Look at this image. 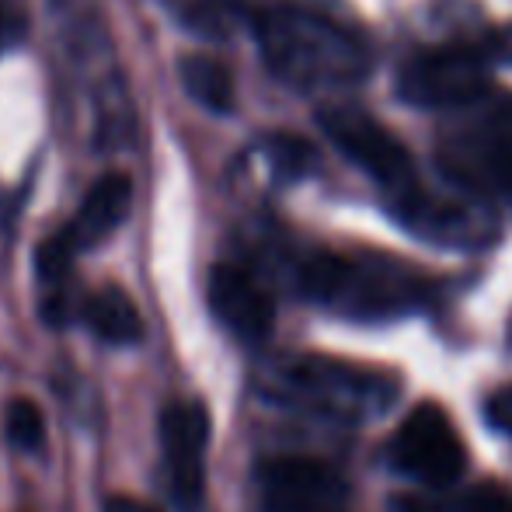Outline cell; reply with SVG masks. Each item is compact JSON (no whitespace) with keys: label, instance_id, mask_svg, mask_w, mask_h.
I'll list each match as a JSON object with an SVG mask.
<instances>
[{"label":"cell","instance_id":"obj_1","mask_svg":"<svg viewBox=\"0 0 512 512\" xmlns=\"http://www.w3.org/2000/svg\"><path fill=\"white\" fill-rule=\"evenodd\" d=\"M255 39L272 77L304 95L356 88L373 70V46L359 28L300 4L262 7Z\"/></svg>","mask_w":512,"mask_h":512},{"label":"cell","instance_id":"obj_2","mask_svg":"<svg viewBox=\"0 0 512 512\" xmlns=\"http://www.w3.org/2000/svg\"><path fill=\"white\" fill-rule=\"evenodd\" d=\"M300 290L317 307L356 321L401 317L432 300V279L384 251H317L300 265Z\"/></svg>","mask_w":512,"mask_h":512},{"label":"cell","instance_id":"obj_3","mask_svg":"<svg viewBox=\"0 0 512 512\" xmlns=\"http://www.w3.org/2000/svg\"><path fill=\"white\" fill-rule=\"evenodd\" d=\"M401 391V380L377 366L342 363L328 356H300L279 366L272 394L279 401L335 418V422H366L384 415Z\"/></svg>","mask_w":512,"mask_h":512},{"label":"cell","instance_id":"obj_4","mask_svg":"<svg viewBox=\"0 0 512 512\" xmlns=\"http://www.w3.org/2000/svg\"><path fill=\"white\" fill-rule=\"evenodd\" d=\"M391 213L411 234L443 248H485L499 234L495 213L485 206V199H478V189L457 178H450L446 189H432L418 178L415 189L391 199Z\"/></svg>","mask_w":512,"mask_h":512},{"label":"cell","instance_id":"obj_5","mask_svg":"<svg viewBox=\"0 0 512 512\" xmlns=\"http://www.w3.org/2000/svg\"><path fill=\"white\" fill-rule=\"evenodd\" d=\"M317 126L331 140V147L342 150L363 175H370L384 189L387 203L415 189L418 178H422L405 143L363 108L328 105L317 112Z\"/></svg>","mask_w":512,"mask_h":512},{"label":"cell","instance_id":"obj_6","mask_svg":"<svg viewBox=\"0 0 512 512\" xmlns=\"http://www.w3.org/2000/svg\"><path fill=\"white\" fill-rule=\"evenodd\" d=\"M488 60L471 46H436L405 60L398 95L411 108H464L488 95Z\"/></svg>","mask_w":512,"mask_h":512},{"label":"cell","instance_id":"obj_7","mask_svg":"<svg viewBox=\"0 0 512 512\" xmlns=\"http://www.w3.org/2000/svg\"><path fill=\"white\" fill-rule=\"evenodd\" d=\"M391 460L405 478L429 488H450L467 471V446L457 425L436 401H422L405 415L391 443Z\"/></svg>","mask_w":512,"mask_h":512},{"label":"cell","instance_id":"obj_8","mask_svg":"<svg viewBox=\"0 0 512 512\" xmlns=\"http://www.w3.org/2000/svg\"><path fill=\"white\" fill-rule=\"evenodd\" d=\"M446 171L471 189L488 185L512 203V98L481 112L467 133L457 136Z\"/></svg>","mask_w":512,"mask_h":512},{"label":"cell","instance_id":"obj_9","mask_svg":"<svg viewBox=\"0 0 512 512\" xmlns=\"http://www.w3.org/2000/svg\"><path fill=\"white\" fill-rule=\"evenodd\" d=\"M161 446L171 495L182 509H196L206 488L209 411L199 401H175L161 415Z\"/></svg>","mask_w":512,"mask_h":512},{"label":"cell","instance_id":"obj_10","mask_svg":"<svg viewBox=\"0 0 512 512\" xmlns=\"http://www.w3.org/2000/svg\"><path fill=\"white\" fill-rule=\"evenodd\" d=\"M258 492L269 512H342L345 481L307 457H272L258 467Z\"/></svg>","mask_w":512,"mask_h":512},{"label":"cell","instance_id":"obj_11","mask_svg":"<svg viewBox=\"0 0 512 512\" xmlns=\"http://www.w3.org/2000/svg\"><path fill=\"white\" fill-rule=\"evenodd\" d=\"M209 310L213 317L241 342H262L272 335L276 324V304H272L269 290L251 276L241 265H213L209 272Z\"/></svg>","mask_w":512,"mask_h":512},{"label":"cell","instance_id":"obj_12","mask_svg":"<svg viewBox=\"0 0 512 512\" xmlns=\"http://www.w3.org/2000/svg\"><path fill=\"white\" fill-rule=\"evenodd\" d=\"M133 206V182L122 171H105L102 178H95V185L88 189V196L81 199V209L74 213V220L63 227L67 241L74 244V251H91L102 241L119 230V223L129 216Z\"/></svg>","mask_w":512,"mask_h":512},{"label":"cell","instance_id":"obj_13","mask_svg":"<svg viewBox=\"0 0 512 512\" xmlns=\"http://www.w3.org/2000/svg\"><path fill=\"white\" fill-rule=\"evenodd\" d=\"M81 321L95 338L108 345H136L143 338V321L133 300L119 286H102L81 307Z\"/></svg>","mask_w":512,"mask_h":512},{"label":"cell","instance_id":"obj_14","mask_svg":"<svg viewBox=\"0 0 512 512\" xmlns=\"http://www.w3.org/2000/svg\"><path fill=\"white\" fill-rule=\"evenodd\" d=\"M178 77H182L185 95L203 105L206 112H234V77L220 60H213L206 53H189L178 60Z\"/></svg>","mask_w":512,"mask_h":512},{"label":"cell","instance_id":"obj_15","mask_svg":"<svg viewBox=\"0 0 512 512\" xmlns=\"http://www.w3.org/2000/svg\"><path fill=\"white\" fill-rule=\"evenodd\" d=\"M398 512H512V492L495 481H481L464 492L443 495H405Z\"/></svg>","mask_w":512,"mask_h":512},{"label":"cell","instance_id":"obj_16","mask_svg":"<svg viewBox=\"0 0 512 512\" xmlns=\"http://www.w3.org/2000/svg\"><path fill=\"white\" fill-rule=\"evenodd\" d=\"M129 126H133V108H129L126 84L112 74L95 91V147H122Z\"/></svg>","mask_w":512,"mask_h":512},{"label":"cell","instance_id":"obj_17","mask_svg":"<svg viewBox=\"0 0 512 512\" xmlns=\"http://www.w3.org/2000/svg\"><path fill=\"white\" fill-rule=\"evenodd\" d=\"M262 157L269 164V171L279 178V182H297V178H307L317 164V150L310 147L307 140L290 133H272L262 140Z\"/></svg>","mask_w":512,"mask_h":512},{"label":"cell","instance_id":"obj_18","mask_svg":"<svg viewBox=\"0 0 512 512\" xmlns=\"http://www.w3.org/2000/svg\"><path fill=\"white\" fill-rule=\"evenodd\" d=\"M4 425H7V439L18 450H39L46 443V418H42V408L32 398H14L7 405Z\"/></svg>","mask_w":512,"mask_h":512},{"label":"cell","instance_id":"obj_19","mask_svg":"<svg viewBox=\"0 0 512 512\" xmlns=\"http://www.w3.org/2000/svg\"><path fill=\"white\" fill-rule=\"evenodd\" d=\"M485 415H488V422H492L495 429L512 436V384L502 387V391H495L492 398H488Z\"/></svg>","mask_w":512,"mask_h":512},{"label":"cell","instance_id":"obj_20","mask_svg":"<svg viewBox=\"0 0 512 512\" xmlns=\"http://www.w3.org/2000/svg\"><path fill=\"white\" fill-rule=\"evenodd\" d=\"M105 512H157V509L140 499H133V495H112V499L105 502Z\"/></svg>","mask_w":512,"mask_h":512},{"label":"cell","instance_id":"obj_21","mask_svg":"<svg viewBox=\"0 0 512 512\" xmlns=\"http://www.w3.org/2000/svg\"><path fill=\"white\" fill-rule=\"evenodd\" d=\"M11 35H14V18H11V11L4 7V0H0V53L7 49Z\"/></svg>","mask_w":512,"mask_h":512},{"label":"cell","instance_id":"obj_22","mask_svg":"<svg viewBox=\"0 0 512 512\" xmlns=\"http://www.w3.org/2000/svg\"><path fill=\"white\" fill-rule=\"evenodd\" d=\"M499 53H502V60H509V63H512V25L506 28V35H502V42H499Z\"/></svg>","mask_w":512,"mask_h":512}]
</instances>
